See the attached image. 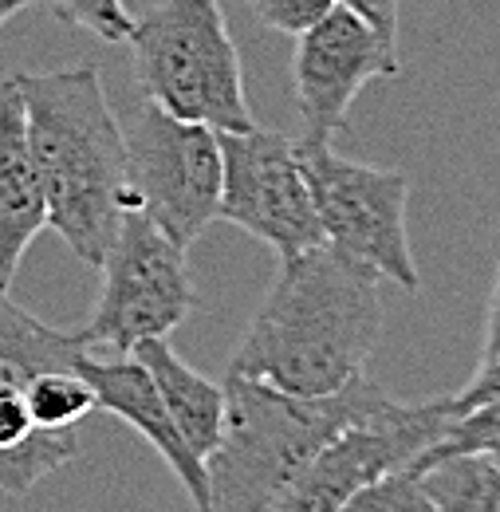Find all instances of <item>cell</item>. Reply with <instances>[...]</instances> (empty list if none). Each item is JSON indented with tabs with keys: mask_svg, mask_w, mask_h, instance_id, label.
<instances>
[{
	"mask_svg": "<svg viewBox=\"0 0 500 512\" xmlns=\"http://www.w3.org/2000/svg\"><path fill=\"white\" fill-rule=\"evenodd\" d=\"M378 280L375 268L331 245L280 260V276L249 323L229 375L304 398L363 379L382 335Z\"/></svg>",
	"mask_w": 500,
	"mask_h": 512,
	"instance_id": "obj_1",
	"label": "cell"
},
{
	"mask_svg": "<svg viewBox=\"0 0 500 512\" xmlns=\"http://www.w3.org/2000/svg\"><path fill=\"white\" fill-rule=\"evenodd\" d=\"M24 99L28 146L48 201V225L67 249L95 264L111 249L119 221L134 209L123 123L99 67L12 75Z\"/></svg>",
	"mask_w": 500,
	"mask_h": 512,
	"instance_id": "obj_2",
	"label": "cell"
},
{
	"mask_svg": "<svg viewBox=\"0 0 500 512\" xmlns=\"http://www.w3.org/2000/svg\"><path fill=\"white\" fill-rule=\"evenodd\" d=\"M386 390L367 379L304 398L256 379H225V434L205 457L209 512H268L312 457Z\"/></svg>",
	"mask_w": 500,
	"mask_h": 512,
	"instance_id": "obj_3",
	"label": "cell"
},
{
	"mask_svg": "<svg viewBox=\"0 0 500 512\" xmlns=\"http://www.w3.org/2000/svg\"><path fill=\"white\" fill-rule=\"evenodd\" d=\"M126 44L146 103L213 130L256 127L221 0H162L130 24Z\"/></svg>",
	"mask_w": 500,
	"mask_h": 512,
	"instance_id": "obj_4",
	"label": "cell"
},
{
	"mask_svg": "<svg viewBox=\"0 0 500 512\" xmlns=\"http://www.w3.org/2000/svg\"><path fill=\"white\" fill-rule=\"evenodd\" d=\"M103 288L79 343L130 355L146 339H166L201 304L186 268V249L174 245L142 209H126L111 249L99 260Z\"/></svg>",
	"mask_w": 500,
	"mask_h": 512,
	"instance_id": "obj_5",
	"label": "cell"
},
{
	"mask_svg": "<svg viewBox=\"0 0 500 512\" xmlns=\"http://www.w3.org/2000/svg\"><path fill=\"white\" fill-rule=\"evenodd\" d=\"M296 150L312 190L323 241L339 253L363 260L382 280L418 292L422 276L406 237V197H410L406 174L351 162L331 146V138L304 134L296 138Z\"/></svg>",
	"mask_w": 500,
	"mask_h": 512,
	"instance_id": "obj_6",
	"label": "cell"
},
{
	"mask_svg": "<svg viewBox=\"0 0 500 512\" xmlns=\"http://www.w3.org/2000/svg\"><path fill=\"white\" fill-rule=\"evenodd\" d=\"M134 209H142L174 245L189 249L221 205L217 130L186 123L146 103L123 127Z\"/></svg>",
	"mask_w": 500,
	"mask_h": 512,
	"instance_id": "obj_7",
	"label": "cell"
},
{
	"mask_svg": "<svg viewBox=\"0 0 500 512\" xmlns=\"http://www.w3.org/2000/svg\"><path fill=\"white\" fill-rule=\"evenodd\" d=\"M449 422V398L398 402L382 394L363 418H355L347 430H339V438H331L315 453L312 465L280 493V501L268 512H339L382 473L414 465L418 453L434 446Z\"/></svg>",
	"mask_w": 500,
	"mask_h": 512,
	"instance_id": "obj_8",
	"label": "cell"
},
{
	"mask_svg": "<svg viewBox=\"0 0 500 512\" xmlns=\"http://www.w3.org/2000/svg\"><path fill=\"white\" fill-rule=\"evenodd\" d=\"M221 205L217 217L272 245L280 260L327 245L300 166L296 138L276 130H217Z\"/></svg>",
	"mask_w": 500,
	"mask_h": 512,
	"instance_id": "obj_9",
	"label": "cell"
},
{
	"mask_svg": "<svg viewBox=\"0 0 500 512\" xmlns=\"http://www.w3.org/2000/svg\"><path fill=\"white\" fill-rule=\"evenodd\" d=\"M398 40L382 36L371 20L347 4H331L308 32L296 36V103L312 138H331L347 127L355 95L371 79L398 75Z\"/></svg>",
	"mask_w": 500,
	"mask_h": 512,
	"instance_id": "obj_10",
	"label": "cell"
},
{
	"mask_svg": "<svg viewBox=\"0 0 500 512\" xmlns=\"http://www.w3.org/2000/svg\"><path fill=\"white\" fill-rule=\"evenodd\" d=\"M75 371L87 379L95 390V410H107L115 418H123L126 426H134L150 446L162 453V461L174 469V477L186 485L189 501L197 512H209V477H205V461L193 457L186 446L174 414L166 410L158 386L150 379V371L134 359V355H95V351H79Z\"/></svg>",
	"mask_w": 500,
	"mask_h": 512,
	"instance_id": "obj_11",
	"label": "cell"
},
{
	"mask_svg": "<svg viewBox=\"0 0 500 512\" xmlns=\"http://www.w3.org/2000/svg\"><path fill=\"white\" fill-rule=\"evenodd\" d=\"M44 225L48 201L28 146L24 99L16 79H0V288H12L20 260Z\"/></svg>",
	"mask_w": 500,
	"mask_h": 512,
	"instance_id": "obj_12",
	"label": "cell"
},
{
	"mask_svg": "<svg viewBox=\"0 0 500 512\" xmlns=\"http://www.w3.org/2000/svg\"><path fill=\"white\" fill-rule=\"evenodd\" d=\"M130 355L150 371V379L158 386L166 410L174 414L193 457L205 461L221 446V434H225V386L197 375L166 339H146Z\"/></svg>",
	"mask_w": 500,
	"mask_h": 512,
	"instance_id": "obj_13",
	"label": "cell"
},
{
	"mask_svg": "<svg viewBox=\"0 0 500 512\" xmlns=\"http://www.w3.org/2000/svg\"><path fill=\"white\" fill-rule=\"evenodd\" d=\"M71 457H79L75 434L36 426L24 390L0 386V493L28 497L48 473H56Z\"/></svg>",
	"mask_w": 500,
	"mask_h": 512,
	"instance_id": "obj_14",
	"label": "cell"
},
{
	"mask_svg": "<svg viewBox=\"0 0 500 512\" xmlns=\"http://www.w3.org/2000/svg\"><path fill=\"white\" fill-rule=\"evenodd\" d=\"M79 351L87 347L75 331L40 323L0 288V386H24L40 371H71Z\"/></svg>",
	"mask_w": 500,
	"mask_h": 512,
	"instance_id": "obj_15",
	"label": "cell"
},
{
	"mask_svg": "<svg viewBox=\"0 0 500 512\" xmlns=\"http://www.w3.org/2000/svg\"><path fill=\"white\" fill-rule=\"evenodd\" d=\"M20 390L32 410V422L44 430H71L79 418H87L95 410V390L75 367L71 371H40Z\"/></svg>",
	"mask_w": 500,
	"mask_h": 512,
	"instance_id": "obj_16",
	"label": "cell"
},
{
	"mask_svg": "<svg viewBox=\"0 0 500 512\" xmlns=\"http://www.w3.org/2000/svg\"><path fill=\"white\" fill-rule=\"evenodd\" d=\"M339 512H434V497L418 469H394L363 485Z\"/></svg>",
	"mask_w": 500,
	"mask_h": 512,
	"instance_id": "obj_17",
	"label": "cell"
},
{
	"mask_svg": "<svg viewBox=\"0 0 500 512\" xmlns=\"http://www.w3.org/2000/svg\"><path fill=\"white\" fill-rule=\"evenodd\" d=\"M48 4L60 20L107 40V44H126L130 24H134L123 0H48Z\"/></svg>",
	"mask_w": 500,
	"mask_h": 512,
	"instance_id": "obj_18",
	"label": "cell"
},
{
	"mask_svg": "<svg viewBox=\"0 0 500 512\" xmlns=\"http://www.w3.org/2000/svg\"><path fill=\"white\" fill-rule=\"evenodd\" d=\"M249 4L264 28L284 32V36H300V32L312 28L335 0H249Z\"/></svg>",
	"mask_w": 500,
	"mask_h": 512,
	"instance_id": "obj_19",
	"label": "cell"
},
{
	"mask_svg": "<svg viewBox=\"0 0 500 512\" xmlns=\"http://www.w3.org/2000/svg\"><path fill=\"white\" fill-rule=\"evenodd\" d=\"M489 402H500V347L481 355V367L473 371V379L461 386L457 394H449V406H453V418L457 414H469L477 406H489Z\"/></svg>",
	"mask_w": 500,
	"mask_h": 512,
	"instance_id": "obj_20",
	"label": "cell"
},
{
	"mask_svg": "<svg viewBox=\"0 0 500 512\" xmlns=\"http://www.w3.org/2000/svg\"><path fill=\"white\" fill-rule=\"evenodd\" d=\"M335 4H347L351 12L371 20L382 36L398 40V0H335Z\"/></svg>",
	"mask_w": 500,
	"mask_h": 512,
	"instance_id": "obj_21",
	"label": "cell"
},
{
	"mask_svg": "<svg viewBox=\"0 0 500 512\" xmlns=\"http://www.w3.org/2000/svg\"><path fill=\"white\" fill-rule=\"evenodd\" d=\"M500 347V264H497V280H493V296H489V316H485V347L481 355L497 351Z\"/></svg>",
	"mask_w": 500,
	"mask_h": 512,
	"instance_id": "obj_22",
	"label": "cell"
},
{
	"mask_svg": "<svg viewBox=\"0 0 500 512\" xmlns=\"http://www.w3.org/2000/svg\"><path fill=\"white\" fill-rule=\"evenodd\" d=\"M28 4H36V0H0V24H8L20 8H28Z\"/></svg>",
	"mask_w": 500,
	"mask_h": 512,
	"instance_id": "obj_23",
	"label": "cell"
}]
</instances>
